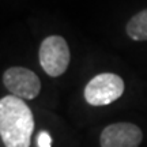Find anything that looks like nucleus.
I'll return each instance as SVG.
<instances>
[{"instance_id": "1", "label": "nucleus", "mask_w": 147, "mask_h": 147, "mask_svg": "<svg viewBox=\"0 0 147 147\" xmlns=\"http://www.w3.org/2000/svg\"><path fill=\"white\" fill-rule=\"evenodd\" d=\"M34 116L23 100L5 95L0 100V138L5 147H30Z\"/></svg>"}, {"instance_id": "2", "label": "nucleus", "mask_w": 147, "mask_h": 147, "mask_svg": "<svg viewBox=\"0 0 147 147\" xmlns=\"http://www.w3.org/2000/svg\"><path fill=\"white\" fill-rule=\"evenodd\" d=\"M125 84L121 76L112 72H102L90 79L83 91L84 100L91 106L110 105L124 94Z\"/></svg>"}, {"instance_id": "3", "label": "nucleus", "mask_w": 147, "mask_h": 147, "mask_svg": "<svg viewBox=\"0 0 147 147\" xmlns=\"http://www.w3.org/2000/svg\"><path fill=\"white\" fill-rule=\"evenodd\" d=\"M38 59L44 72L52 78H57L67 71L69 65L71 52L68 44L61 36L47 37L40 45Z\"/></svg>"}, {"instance_id": "4", "label": "nucleus", "mask_w": 147, "mask_h": 147, "mask_svg": "<svg viewBox=\"0 0 147 147\" xmlns=\"http://www.w3.org/2000/svg\"><path fill=\"white\" fill-rule=\"evenodd\" d=\"M3 84L21 100H34L41 91V80L36 72L25 67H11L3 72Z\"/></svg>"}, {"instance_id": "5", "label": "nucleus", "mask_w": 147, "mask_h": 147, "mask_svg": "<svg viewBox=\"0 0 147 147\" xmlns=\"http://www.w3.org/2000/svg\"><path fill=\"white\" fill-rule=\"evenodd\" d=\"M143 132L132 123H115L105 127L100 136L101 147H139Z\"/></svg>"}, {"instance_id": "6", "label": "nucleus", "mask_w": 147, "mask_h": 147, "mask_svg": "<svg viewBox=\"0 0 147 147\" xmlns=\"http://www.w3.org/2000/svg\"><path fill=\"white\" fill-rule=\"evenodd\" d=\"M125 32L134 41H147V8L139 11L128 21Z\"/></svg>"}, {"instance_id": "7", "label": "nucleus", "mask_w": 147, "mask_h": 147, "mask_svg": "<svg viewBox=\"0 0 147 147\" xmlns=\"http://www.w3.org/2000/svg\"><path fill=\"white\" fill-rule=\"evenodd\" d=\"M37 143H38L40 147H51V144H52V138H51V135H49L47 131H41L38 134V140H37Z\"/></svg>"}]
</instances>
